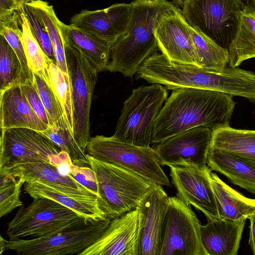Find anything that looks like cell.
<instances>
[{
  "instance_id": "6da1fadb",
  "label": "cell",
  "mask_w": 255,
  "mask_h": 255,
  "mask_svg": "<svg viewBox=\"0 0 255 255\" xmlns=\"http://www.w3.org/2000/svg\"><path fill=\"white\" fill-rule=\"evenodd\" d=\"M233 97L206 89L173 90L155 121L152 143H159L197 127H207L214 131L230 126L236 105Z\"/></svg>"
},
{
  "instance_id": "7a4b0ae2",
  "label": "cell",
  "mask_w": 255,
  "mask_h": 255,
  "mask_svg": "<svg viewBox=\"0 0 255 255\" xmlns=\"http://www.w3.org/2000/svg\"><path fill=\"white\" fill-rule=\"evenodd\" d=\"M125 33L113 44L106 70L132 78L158 48L155 31L162 19L177 7L167 0H134Z\"/></svg>"
},
{
  "instance_id": "3957f363",
  "label": "cell",
  "mask_w": 255,
  "mask_h": 255,
  "mask_svg": "<svg viewBox=\"0 0 255 255\" xmlns=\"http://www.w3.org/2000/svg\"><path fill=\"white\" fill-rule=\"evenodd\" d=\"M96 181L101 209L113 219L136 208L153 183L118 165L86 153Z\"/></svg>"
},
{
  "instance_id": "277c9868",
  "label": "cell",
  "mask_w": 255,
  "mask_h": 255,
  "mask_svg": "<svg viewBox=\"0 0 255 255\" xmlns=\"http://www.w3.org/2000/svg\"><path fill=\"white\" fill-rule=\"evenodd\" d=\"M168 93L158 84L132 90L124 103L114 136L141 147H150L155 121Z\"/></svg>"
},
{
  "instance_id": "5b68a950",
  "label": "cell",
  "mask_w": 255,
  "mask_h": 255,
  "mask_svg": "<svg viewBox=\"0 0 255 255\" xmlns=\"http://www.w3.org/2000/svg\"><path fill=\"white\" fill-rule=\"evenodd\" d=\"M90 220L47 198H34L28 206H20L8 223L9 240L41 237L88 223Z\"/></svg>"
},
{
  "instance_id": "8992f818",
  "label": "cell",
  "mask_w": 255,
  "mask_h": 255,
  "mask_svg": "<svg viewBox=\"0 0 255 255\" xmlns=\"http://www.w3.org/2000/svg\"><path fill=\"white\" fill-rule=\"evenodd\" d=\"M38 162L58 166L72 161L67 152L41 131L25 128L1 129L0 174L18 165Z\"/></svg>"
},
{
  "instance_id": "52a82bcc",
  "label": "cell",
  "mask_w": 255,
  "mask_h": 255,
  "mask_svg": "<svg viewBox=\"0 0 255 255\" xmlns=\"http://www.w3.org/2000/svg\"><path fill=\"white\" fill-rule=\"evenodd\" d=\"M111 220L91 221L61 232L32 239L6 240L0 236V253L12 250L19 255H79L104 233Z\"/></svg>"
},
{
  "instance_id": "ba28073f",
  "label": "cell",
  "mask_w": 255,
  "mask_h": 255,
  "mask_svg": "<svg viewBox=\"0 0 255 255\" xmlns=\"http://www.w3.org/2000/svg\"><path fill=\"white\" fill-rule=\"evenodd\" d=\"M86 152L96 159L127 169L153 183L170 186L153 148L136 146L114 136L97 135L90 138Z\"/></svg>"
},
{
  "instance_id": "9c48e42d",
  "label": "cell",
  "mask_w": 255,
  "mask_h": 255,
  "mask_svg": "<svg viewBox=\"0 0 255 255\" xmlns=\"http://www.w3.org/2000/svg\"><path fill=\"white\" fill-rule=\"evenodd\" d=\"M244 6L240 0H187L182 13L190 26L229 51Z\"/></svg>"
},
{
  "instance_id": "30bf717a",
  "label": "cell",
  "mask_w": 255,
  "mask_h": 255,
  "mask_svg": "<svg viewBox=\"0 0 255 255\" xmlns=\"http://www.w3.org/2000/svg\"><path fill=\"white\" fill-rule=\"evenodd\" d=\"M197 215L177 196L169 197L158 255H208L200 235Z\"/></svg>"
},
{
  "instance_id": "8fae6325",
  "label": "cell",
  "mask_w": 255,
  "mask_h": 255,
  "mask_svg": "<svg viewBox=\"0 0 255 255\" xmlns=\"http://www.w3.org/2000/svg\"><path fill=\"white\" fill-rule=\"evenodd\" d=\"M74 108V138L82 150L90 139V114L98 71L80 51L65 43Z\"/></svg>"
},
{
  "instance_id": "7c38bea8",
  "label": "cell",
  "mask_w": 255,
  "mask_h": 255,
  "mask_svg": "<svg viewBox=\"0 0 255 255\" xmlns=\"http://www.w3.org/2000/svg\"><path fill=\"white\" fill-rule=\"evenodd\" d=\"M213 130L199 127L172 136L154 148L161 166H199L207 164Z\"/></svg>"
},
{
  "instance_id": "4fadbf2b",
  "label": "cell",
  "mask_w": 255,
  "mask_h": 255,
  "mask_svg": "<svg viewBox=\"0 0 255 255\" xmlns=\"http://www.w3.org/2000/svg\"><path fill=\"white\" fill-rule=\"evenodd\" d=\"M170 176L177 196L188 205L201 211L208 220L221 219L211 186V170L206 165L169 166Z\"/></svg>"
},
{
  "instance_id": "5bb4252c",
  "label": "cell",
  "mask_w": 255,
  "mask_h": 255,
  "mask_svg": "<svg viewBox=\"0 0 255 255\" xmlns=\"http://www.w3.org/2000/svg\"><path fill=\"white\" fill-rule=\"evenodd\" d=\"M79 255H140L137 208L111 220L102 235Z\"/></svg>"
},
{
  "instance_id": "9a60e30c",
  "label": "cell",
  "mask_w": 255,
  "mask_h": 255,
  "mask_svg": "<svg viewBox=\"0 0 255 255\" xmlns=\"http://www.w3.org/2000/svg\"><path fill=\"white\" fill-rule=\"evenodd\" d=\"M155 35L158 49L170 61L198 66L188 24L179 8L162 19Z\"/></svg>"
},
{
  "instance_id": "2e32d148",
  "label": "cell",
  "mask_w": 255,
  "mask_h": 255,
  "mask_svg": "<svg viewBox=\"0 0 255 255\" xmlns=\"http://www.w3.org/2000/svg\"><path fill=\"white\" fill-rule=\"evenodd\" d=\"M169 196L162 186L153 183L137 206L140 255H158Z\"/></svg>"
},
{
  "instance_id": "e0dca14e",
  "label": "cell",
  "mask_w": 255,
  "mask_h": 255,
  "mask_svg": "<svg viewBox=\"0 0 255 255\" xmlns=\"http://www.w3.org/2000/svg\"><path fill=\"white\" fill-rule=\"evenodd\" d=\"M130 3H119L102 9H84L74 15L69 24L84 29L113 44L127 31Z\"/></svg>"
},
{
  "instance_id": "ac0fdd59",
  "label": "cell",
  "mask_w": 255,
  "mask_h": 255,
  "mask_svg": "<svg viewBox=\"0 0 255 255\" xmlns=\"http://www.w3.org/2000/svg\"><path fill=\"white\" fill-rule=\"evenodd\" d=\"M8 172L21 179L24 184L38 180L78 201L99 204L98 194L80 184L71 174H62L58 166L49 162H38L18 165Z\"/></svg>"
},
{
  "instance_id": "d6986e66",
  "label": "cell",
  "mask_w": 255,
  "mask_h": 255,
  "mask_svg": "<svg viewBox=\"0 0 255 255\" xmlns=\"http://www.w3.org/2000/svg\"><path fill=\"white\" fill-rule=\"evenodd\" d=\"M0 92L1 129L25 128L43 131L48 128L30 106L20 84Z\"/></svg>"
},
{
  "instance_id": "ffe728a7",
  "label": "cell",
  "mask_w": 255,
  "mask_h": 255,
  "mask_svg": "<svg viewBox=\"0 0 255 255\" xmlns=\"http://www.w3.org/2000/svg\"><path fill=\"white\" fill-rule=\"evenodd\" d=\"M245 221L220 219L200 226L203 245L208 255H237Z\"/></svg>"
},
{
  "instance_id": "44dd1931",
  "label": "cell",
  "mask_w": 255,
  "mask_h": 255,
  "mask_svg": "<svg viewBox=\"0 0 255 255\" xmlns=\"http://www.w3.org/2000/svg\"><path fill=\"white\" fill-rule=\"evenodd\" d=\"M207 164L211 170L220 173L233 184L255 194V164L210 147Z\"/></svg>"
},
{
  "instance_id": "7402d4cb",
  "label": "cell",
  "mask_w": 255,
  "mask_h": 255,
  "mask_svg": "<svg viewBox=\"0 0 255 255\" xmlns=\"http://www.w3.org/2000/svg\"><path fill=\"white\" fill-rule=\"evenodd\" d=\"M61 27L65 44L82 52L98 73L106 70L110 59L111 43L84 29L62 22Z\"/></svg>"
},
{
  "instance_id": "603a6c76",
  "label": "cell",
  "mask_w": 255,
  "mask_h": 255,
  "mask_svg": "<svg viewBox=\"0 0 255 255\" xmlns=\"http://www.w3.org/2000/svg\"><path fill=\"white\" fill-rule=\"evenodd\" d=\"M210 179L221 219L246 221L255 214V199L246 197L210 172Z\"/></svg>"
},
{
  "instance_id": "cb8c5ba5",
  "label": "cell",
  "mask_w": 255,
  "mask_h": 255,
  "mask_svg": "<svg viewBox=\"0 0 255 255\" xmlns=\"http://www.w3.org/2000/svg\"><path fill=\"white\" fill-rule=\"evenodd\" d=\"M210 148L224 151L255 164V130L230 126L213 131Z\"/></svg>"
},
{
  "instance_id": "d4e9b609",
  "label": "cell",
  "mask_w": 255,
  "mask_h": 255,
  "mask_svg": "<svg viewBox=\"0 0 255 255\" xmlns=\"http://www.w3.org/2000/svg\"><path fill=\"white\" fill-rule=\"evenodd\" d=\"M239 16L237 31L229 49V64L233 67L255 58V6L245 5Z\"/></svg>"
},
{
  "instance_id": "484cf974",
  "label": "cell",
  "mask_w": 255,
  "mask_h": 255,
  "mask_svg": "<svg viewBox=\"0 0 255 255\" xmlns=\"http://www.w3.org/2000/svg\"><path fill=\"white\" fill-rule=\"evenodd\" d=\"M25 192L34 198H47L73 210L90 221L108 218L101 209L98 203L82 202L58 191L39 181L26 182L24 185Z\"/></svg>"
},
{
  "instance_id": "4316f807",
  "label": "cell",
  "mask_w": 255,
  "mask_h": 255,
  "mask_svg": "<svg viewBox=\"0 0 255 255\" xmlns=\"http://www.w3.org/2000/svg\"><path fill=\"white\" fill-rule=\"evenodd\" d=\"M26 4L36 14L44 25L53 47L56 64L63 73L70 78L61 27L62 22L57 17L53 5L42 0H32Z\"/></svg>"
},
{
  "instance_id": "83f0119b",
  "label": "cell",
  "mask_w": 255,
  "mask_h": 255,
  "mask_svg": "<svg viewBox=\"0 0 255 255\" xmlns=\"http://www.w3.org/2000/svg\"><path fill=\"white\" fill-rule=\"evenodd\" d=\"M198 66L206 69H220L230 61L229 51L188 24Z\"/></svg>"
},
{
  "instance_id": "f1b7e54d",
  "label": "cell",
  "mask_w": 255,
  "mask_h": 255,
  "mask_svg": "<svg viewBox=\"0 0 255 255\" xmlns=\"http://www.w3.org/2000/svg\"><path fill=\"white\" fill-rule=\"evenodd\" d=\"M22 19V43L24 50L30 69L43 79L50 86L49 61L38 42L34 37L30 27L28 20L21 9Z\"/></svg>"
},
{
  "instance_id": "f546056e",
  "label": "cell",
  "mask_w": 255,
  "mask_h": 255,
  "mask_svg": "<svg viewBox=\"0 0 255 255\" xmlns=\"http://www.w3.org/2000/svg\"><path fill=\"white\" fill-rule=\"evenodd\" d=\"M21 9L0 19V35L5 39L17 54L22 65L25 80H33V73L28 67L22 43Z\"/></svg>"
},
{
  "instance_id": "4dcf8cb0",
  "label": "cell",
  "mask_w": 255,
  "mask_h": 255,
  "mask_svg": "<svg viewBox=\"0 0 255 255\" xmlns=\"http://www.w3.org/2000/svg\"><path fill=\"white\" fill-rule=\"evenodd\" d=\"M50 86L62 108L64 118L69 130L74 137V108L71 80L57 66L49 60Z\"/></svg>"
},
{
  "instance_id": "1f68e13d",
  "label": "cell",
  "mask_w": 255,
  "mask_h": 255,
  "mask_svg": "<svg viewBox=\"0 0 255 255\" xmlns=\"http://www.w3.org/2000/svg\"><path fill=\"white\" fill-rule=\"evenodd\" d=\"M25 81L17 54L5 39L0 35V92Z\"/></svg>"
},
{
  "instance_id": "d6a6232c",
  "label": "cell",
  "mask_w": 255,
  "mask_h": 255,
  "mask_svg": "<svg viewBox=\"0 0 255 255\" xmlns=\"http://www.w3.org/2000/svg\"><path fill=\"white\" fill-rule=\"evenodd\" d=\"M33 81L48 116V127H54L58 130L69 129L64 120L62 108L51 86L35 73H33Z\"/></svg>"
},
{
  "instance_id": "836d02e7",
  "label": "cell",
  "mask_w": 255,
  "mask_h": 255,
  "mask_svg": "<svg viewBox=\"0 0 255 255\" xmlns=\"http://www.w3.org/2000/svg\"><path fill=\"white\" fill-rule=\"evenodd\" d=\"M0 217L10 213L22 206L20 199L21 186L24 183L8 172L0 174Z\"/></svg>"
},
{
  "instance_id": "e575fe53",
  "label": "cell",
  "mask_w": 255,
  "mask_h": 255,
  "mask_svg": "<svg viewBox=\"0 0 255 255\" xmlns=\"http://www.w3.org/2000/svg\"><path fill=\"white\" fill-rule=\"evenodd\" d=\"M41 132L57 145L62 151L67 152L74 164L89 166L86 153L78 145L69 129L58 130L54 127H48Z\"/></svg>"
},
{
  "instance_id": "d590c367",
  "label": "cell",
  "mask_w": 255,
  "mask_h": 255,
  "mask_svg": "<svg viewBox=\"0 0 255 255\" xmlns=\"http://www.w3.org/2000/svg\"><path fill=\"white\" fill-rule=\"evenodd\" d=\"M22 10L28 20L34 37L48 58L56 63L53 47L44 25L36 14L26 4L22 7Z\"/></svg>"
},
{
  "instance_id": "8d00e7d4",
  "label": "cell",
  "mask_w": 255,
  "mask_h": 255,
  "mask_svg": "<svg viewBox=\"0 0 255 255\" xmlns=\"http://www.w3.org/2000/svg\"><path fill=\"white\" fill-rule=\"evenodd\" d=\"M30 106L41 120L49 126V120L44 106L33 80L20 84Z\"/></svg>"
},
{
  "instance_id": "74e56055",
  "label": "cell",
  "mask_w": 255,
  "mask_h": 255,
  "mask_svg": "<svg viewBox=\"0 0 255 255\" xmlns=\"http://www.w3.org/2000/svg\"><path fill=\"white\" fill-rule=\"evenodd\" d=\"M70 169L71 175L77 181L98 194L99 197L95 177L90 167L78 166L72 163L70 164Z\"/></svg>"
},
{
  "instance_id": "f35d334b",
  "label": "cell",
  "mask_w": 255,
  "mask_h": 255,
  "mask_svg": "<svg viewBox=\"0 0 255 255\" xmlns=\"http://www.w3.org/2000/svg\"><path fill=\"white\" fill-rule=\"evenodd\" d=\"M22 6L15 0H0V18H4L14 11L21 9Z\"/></svg>"
},
{
  "instance_id": "ab89813d",
  "label": "cell",
  "mask_w": 255,
  "mask_h": 255,
  "mask_svg": "<svg viewBox=\"0 0 255 255\" xmlns=\"http://www.w3.org/2000/svg\"><path fill=\"white\" fill-rule=\"evenodd\" d=\"M249 219L250 221L249 245L253 254L255 255V214L252 215Z\"/></svg>"
},
{
  "instance_id": "60d3db41",
  "label": "cell",
  "mask_w": 255,
  "mask_h": 255,
  "mask_svg": "<svg viewBox=\"0 0 255 255\" xmlns=\"http://www.w3.org/2000/svg\"><path fill=\"white\" fill-rule=\"evenodd\" d=\"M187 0H173L172 2L178 8H182Z\"/></svg>"
},
{
  "instance_id": "b9f144b4",
  "label": "cell",
  "mask_w": 255,
  "mask_h": 255,
  "mask_svg": "<svg viewBox=\"0 0 255 255\" xmlns=\"http://www.w3.org/2000/svg\"><path fill=\"white\" fill-rule=\"evenodd\" d=\"M20 5L23 6L24 4L31 1L32 0H15Z\"/></svg>"
},
{
  "instance_id": "7bdbcfd3",
  "label": "cell",
  "mask_w": 255,
  "mask_h": 255,
  "mask_svg": "<svg viewBox=\"0 0 255 255\" xmlns=\"http://www.w3.org/2000/svg\"><path fill=\"white\" fill-rule=\"evenodd\" d=\"M252 0V2L254 5V6H255V0Z\"/></svg>"
},
{
  "instance_id": "ee69618b",
  "label": "cell",
  "mask_w": 255,
  "mask_h": 255,
  "mask_svg": "<svg viewBox=\"0 0 255 255\" xmlns=\"http://www.w3.org/2000/svg\"><path fill=\"white\" fill-rule=\"evenodd\" d=\"M148 1H154V0H147Z\"/></svg>"
},
{
  "instance_id": "f6af8a7d",
  "label": "cell",
  "mask_w": 255,
  "mask_h": 255,
  "mask_svg": "<svg viewBox=\"0 0 255 255\" xmlns=\"http://www.w3.org/2000/svg\"></svg>"
}]
</instances>
